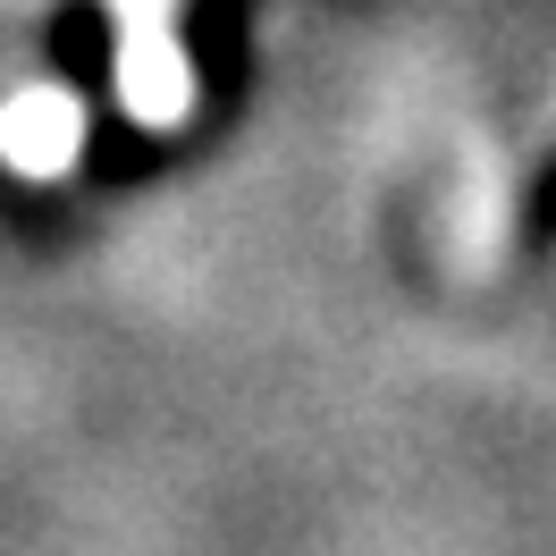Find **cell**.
<instances>
[{
  "instance_id": "cell-1",
  "label": "cell",
  "mask_w": 556,
  "mask_h": 556,
  "mask_svg": "<svg viewBox=\"0 0 556 556\" xmlns=\"http://www.w3.org/2000/svg\"><path fill=\"white\" fill-rule=\"evenodd\" d=\"M186 0H110V26H118V110L136 118L143 136H177L194 118V60H186V26H177Z\"/></svg>"
},
{
  "instance_id": "cell-2",
  "label": "cell",
  "mask_w": 556,
  "mask_h": 556,
  "mask_svg": "<svg viewBox=\"0 0 556 556\" xmlns=\"http://www.w3.org/2000/svg\"><path fill=\"white\" fill-rule=\"evenodd\" d=\"M85 136H93V118H85V102L68 85H17L0 102V169L26 177V186L68 177L85 161Z\"/></svg>"
}]
</instances>
